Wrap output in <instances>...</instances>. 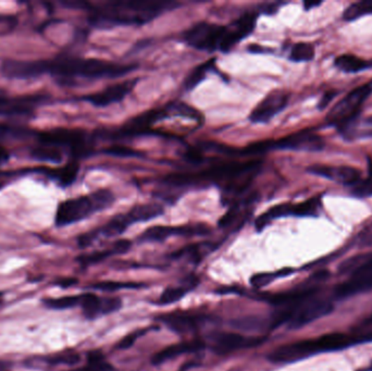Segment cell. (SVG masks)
<instances>
[{"label":"cell","instance_id":"1","mask_svg":"<svg viewBox=\"0 0 372 371\" xmlns=\"http://www.w3.org/2000/svg\"><path fill=\"white\" fill-rule=\"evenodd\" d=\"M136 69L134 64H119L81 57L59 56L49 60H36L37 76H54L62 85H71L76 78L101 80L120 78Z\"/></svg>","mask_w":372,"mask_h":371},{"label":"cell","instance_id":"2","mask_svg":"<svg viewBox=\"0 0 372 371\" xmlns=\"http://www.w3.org/2000/svg\"><path fill=\"white\" fill-rule=\"evenodd\" d=\"M174 1H152V0H123L101 5L86 3L90 11V23L96 27H111L117 25H142L150 22L162 13L179 7Z\"/></svg>","mask_w":372,"mask_h":371},{"label":"cell","instance_id":"3","mask_svg":"<svg viewBox=\"0 0 372 371\" xmlns=\"http://www.w3.org/2000/svg\"><path fill=\"white\" fill-rule=\"evenodd\" d=\"M115 200L111 190H99L90 195L64 200L57 208L55 223L57 227H66L80 223L93 214L110 207Z\"/></svg>","mask_w":372,"mask_h":371},{"label":"cell","instance_id":"4","mask_svg":"<svg viewBox=\"0 0 372 371\" xmlns=\"http://www.w3.org/2000/svg\"><path fill=\"white\" fill-rule=\"evenodd\" d=\"M332 310L333 305L331 302L316 300L311 296L296 303L283 306L282 309L273 316L272 328L287 323L291 329H299L316 321L319 318L329 315Z\"/></svg>","mask_w":372,"mask_h":371},{"label":"cell","instance_id":"5","mask_svg":"<svg viewBox=\"0 0 372 371\" xmlns=\"http://www.w3.org/2000/svg\"><path fill=\"white\" fill-rule=\"evenodd\" d=\"M38 144L52 145L69 149L74 158H81L91 154L92 141L87 133L81 130L54 129L41 131L36 134Z\"/></svg>","mask_w":372,"mask_h":371},{"label":"cell","instance_id":"6","mask_svg":"<svg viewBox=\"0 0 372 371\" xmlns=\"http://www.w3.org/2000/svg\"><path fill=\"white\" fill-rule=\"evenodd\" d=\"M372 94V80L359 88L352 90L345 97L333 106L327 115V122L340 127L358 117L360 108L365 100Z\"/></svg>","mask_w":372,"mask_h":371},{"label":"cell","instance_id":"7","mask_svg":"<svg viewBox=\"0 0 372 371\" xmlns=\"http://www.w3.org/2000/svg\"><path fill=\"white\" fill-rule=\"evenodd\" d=\"M225 35V27L215 23L199 22L184 32L186 44L205 52H213L220 49Z\"/></svg>","mask_w":372,"mask_h":371},{"label":"cell","instance_id":"8","mask_svg":"<svg viewBox=\"0 0 372 371\" xmlns=\"http://www.w3.org/2000/svg\"><path fill=\"white\" fill-rule=\"evenodd\" d=\"M47 100L45 95H24L10 97L5 91L0 90V117H29L36 108Z\"/></svg>","mask_w":372,"mask_h":371},{"label":"cell","instance_id":"9","mask_svg":"<svg viewBox=\"0 0 372 371\" xmlns=\"http://www.w3.org/2000/svg\"><path fill=\"white\" fill-rule=\"evenodd\" d=\"M324 139L321 135L303 130L293 134L272 141V149H283V150H296V152H320L324 148Z\"/></svg>","mask_w":372,"mask_h":371},{"label":"cell","instance_id":"10","mask_svg":"<svg viewBox=\"0 0 372 371\" xmlns=\"http://www.w3.org/2000/svg\"><path fill=\"white\" fill-rule=\"evenodd\" d=\"M355 342H357V340L352 339L350 335L331 333V335H324L316 339L301 341V345L303 356L305 358H308L319 353L333 352V351L346 349Z\"/></svg>","mask_w":372,"mask_h":371},{"label":"cell","instance_id":"11","mask_svg":"<svg viewBox=\"0 0 372 371\" xmlns=\"http://www.w3.org/2000/svg\"><path fill=\"white\" fill-rule=\"evenodd\" d=\"M257 17L256 11H248L241 15L238 20H235L232 24L225 27V35L219 50L228 52L240 41L248 36L256 27Z\"/></svg>","mask_w":372,"mask_h":371},{"label":"cell","instance_id":"12","mask_svg":"<svg viewBox=\"0 0 372 371\" xmlns=\"http://www.w3.org/2000/svg\"><path fill=\"white\" fill-rule=\"evenodd\" d=\"M289 94L284 91H273L268 94L250 113L252 123H268L272 118L281 113L289 104Z\"/></svg>","mask_w":372,"mask_h":371},{"label":"cell","instance_id":"13","mask_svg":"<svg viewBox=\"0 0 372 371\" xmlns=\"http://www.w3.org/2000/svg\"><path fill=\"white\" fill-rule=\"evenodd\" d=\"M138 82V78L127 80L121 83L115 84L105 88L103 91L84 96L83 99L96 107H107L115 103H119L124 99L131 92L134 90L135 85Z\"/></svg>","mask_w":372,"mask_h":371},{"label":"cell","instance_id":"14","mask_svg":"<svg viewBox=\"0 0 372 371\" xmlns=\"http://www.w3.org/2000/svg\"><path fill=\"white\" fill-rule=\"evenodd\" d=\"M372 288V260L365 266L350 274V278L336 286V294L338 298H348L355 294L367 292Z\"/></svg>","mask_w":372,"mask_h":371},{"label":"cell","instance_id":"15","mask_svg":"<svg viewBox=\"0 0 372 371\" xmlns=\"http://www.w3.org/2000/svg\"><path fill=\"white\" fill-rule=\"evenodd\" d=\"M264 341L262 337H245L238 333L221 332L213 337L211 349L217 354H230L238 349L258 346Z\"/></svg>","mask_w":372,"mask_h":371},{"label":"cell","instance_id":"16","mask_svg":"<svg viewBox=\"0 0 372 371\" xmlns=\"http://www.w3.org/2000/svg\"><path fill=\"white\" fill-rule=\"evenodd\" d=\"M208 318L203 314L189 313V312L164 314L158 318V320L168 326L169 329L180 335L195 331Z\"/></svg>","mask_w":372,"mask_h":371},{"label":"cell","instance_id":"17","mask_svg":"<svg viewBox=\"0 0 372 371\" xmlns=\"http://www.w3.org/2000/svg\"><path fill=\"white\" fill-rule=\"evenodd\" d=\"M308 172L315 176H322L344 186H354L362 180L359 170L348 166H313L308 169Z\"/></svg>","mask_w":372,"mask_h":371},{"label":"cell","instance_id":"18","mask_svg":"<svg viewBox=\"0 0 372 371\" xmlns=\"http://www.w3.org/2000/svg\"><path fill=\"white\" fill-rule=\"evenodd\" d=\"M169 111L164 109L150 110L142 115H137L130 120L127 125H123L120 130V133L125 136H133V135L144 134L146 131L150 129L157 120L164 119L169 117Z\"/></svg>","mask_w":372,"mask_h":371},{"label":"cell","instance_id":"19","mask_svg":"<svg viewBox=\"0 0 372 371\" xmlns=\"http://www.w3.org/2000/svg\"><path fill=\"white\" fill-rule=\"evenodd\" d=\"M203 346H205V343L201 340H193V341H189V342L170 345V346L166 347V349L155 354L152 356V365H162L168 362V360L181 356V355L199 352Z\"/></svg>","mask_w":372,"mask_h":371},{"label":"cell","instance_id":"20","mask_svg":"<svg viewBox=\"0 0 372 371\" xmlns=\"http://www.w3.org/2000/svg\"><path fill=\"white\" fill-rule=\"evenodd\" d=\"M80 167L76 162H71L66 166L59 167V168H38L33 170L37 174L47 176L52 181L57 182L62 188H66L74 183L78 178Z\"/></svg>","mask_w":372,"mask_h":371},{"label":"cell","instance_id":"21","mask_svg":"<svg viewBox=\"0 0 372 371\" xmlns=\"http://www.w3.org/2000/svg\"><path fill=\"white\" fill-rule=\"evenodd\" d=\"M338 129L348 139H369L372 137V117H356Z\"/></svg>","mask_w":372,"mask_h":371},{"label":"cell","instance_id":"22","mask_svg":"<svg viewBox=\"0 0 372 371\" xmlns=\"http://www.w3.org/2000/svg\"><path fill=\"white\" fill-rule=\"evenodd\" d=\"M133 221L129 214H120L115 216L113 219L109 220L101 229L96 230V237L99 234H103L105 237H111L122 234L127 227L132 225Z\"/></svg>","mask_w":372,"mask_h":371},{"label":"cell","instance_id":"23","mask_svg":"<svg viewBox=\"0 0 372 371\" xmlns=\"http://www.w3.org/2000/svg\"><path fill=\"white\" fill-rule=\"evenodd\" d=\"M164 211V207L160 204L148 203L134 206L127 214L130 215L133 223H145V221H150V220L159 217Z\"/></svg>","mask_w":372,"mask_h":371},{"label":"cell","instance_id":"24","mask_svg":"<svg viewBox=\"0 0 372 371\" xmlns=\"http://www.w3.org/2000/svg\"><path fill=\"white\" fill-rule=\"evenodd\" d=\"M31 157L37 162L59 164L64 162V150L52 145L38 144L31 150Z\"/></svg>","mask_w":372,"mask_h":371},{"label":"cell","instance_id":"25","mask_svg":"<svg viewBox=\"0 0 372 371\" xmlns=\"http://www.w3.org/2000/svg\"><path fill=\"white\" fill-rule=\"evenodd\" d=\"M336 68L341 71L348 72V74H356L366 69L372 68V62L354 56V55H341L334 62Z\"/></svg>","mask_w":372,"mask_h":371},{"label":"cell","instance_id":"26","mask_svg":"<svg viewBox=\"0 0 372 371\" xmlns=\"http://www.w3.org/2000/svg\"><path fill=\"white\" fill-rule=\"evenodd\" d=\"M292 204L284 203L280 205L274 206L270 208L268 211L260 215L255 223V227L258 232H262L264 227H267L271 221L278 219V218L285 217V216H291Z\"/></svg>","mask_w":372,"mask_h":371},{"label":"cell","instance_id":"27","mask_svg":"<svg viewBox=\"0 0 372 371\" xmlns=\"http://www.w3.org/2000/svg\"><path fill=\"white\" fill-rule=\"evenodd\" d=\"M180 237V227L155 225L142 233L140 239L145 242H162L171 237Z\"/></svg>","mask_w":372,"mask_h":371},{"label":"cell","instance_id":"28","mask_svg":"<svg viewBox=\"0 0 372 371\" xmlns=\"http://www.w3.org/2000/svg\"><path fill=\"white\" fill-rule=\"evenodd\" d=\"M321 208V197L309 198L303 203L292 204L291 216L296 217H313L318 215Z\"/></svg>","mask_w":372,"mask_h":371},{"label":"cell","instance_id":"29","mask_svg":"<svg viewBox=\"0 0 372 371\" xmlns=\"http://www.w3.org/2000/svg\"><path fill=\"white\" fill-rule=\"evenodd\" d=\"M215 58L209 59L208 62L199 64L197 68L194 69L192 74H189V76L185 78V82H184V86H185L186 90L191 91V90L199 85L205 78L206 74H208L213 66H215Z\"/></svg>","mask_w":372,"mask_h":371},{"label":"cell","instance_id":"30","mask_svg":"<svg viewBox=\"0 0 372 371\" xmlns=\"http://www.w3.org/2000/svg\"><path fill=\"white\" fill-rule=\"evenodd\" d=\"M372 15V0H362L358 3L352 4L346 8L343 13V19L345 21H355L364 15Z\"/></svg>","mask_w":372,"mask_h":371},{"label":"cell","instance_id":"31","mask_svg":"<svg viewBox=\"0 0 372 371\" xmlns=\"http://www.w3.org/2000/svg\"><path fill=\"white\" fill-rule=\"evenodd\" d=\"M372 260V253H366V254L356 255L346 259L338 267V272L341 274H348L357 270L360 267L365 266L366 264Z\"/></svg>","mask_w":372,"mask_h":371},{"label":"cell","instance_id":"32","mask_svg":"<svg viewBox=\"0 0 372 371\" xmlns=\"http://www.w3.org/2000/svg\"><path fill=\"white\" fill-rule=\"evenodd\" d=\"M81 306L83 313L88 319L101 316V298L93 293L83 294L82 295Z\"/></svg>","mask_w":372,"mask_h":371},{"label":"cell","instance_id":"33","mask_svg":"<svg viewBox=\"0 0 372 371\" xmlns=\"http://www.w3.org/2000/svg\"><path fill=\"white\" fill-rule=\"evenodd\" d=\"M315 58V47L309 43H297L294 45L289 59L294 62H310Z\"/></svg>","mask_w":372,"mask_h":371},{"label":"cell","instance_id":"34","mask_svg":"<svg viewBox=\"0 0 372 371\" xmlns=\"http://www.w3.org/2000/svg\"><path fill=\"white\" fill-rule=\"evenodd\" d=\"M82 295L64 296L59 298H44L43 303L52 309H66L81 305Z\"/></svg>","mask_w":372,"mask_h":371},{"label":"cell","instance_id":"35","mask_svg":"<svg viewBox=\"0 0 372 371\" xmlns=\"http://www.w3.org/2000/svg\"><path fill=\"white\" fill-rule=\"evenodd\" d=\"M189 288L186 286H173V288H166L162 292V296L156 304L158 305H170V304L176 303L179 302L181 298L185 296V294L189 292Z\"/></svg>","mask_w":372,"mask_h":371},{"label":"cell","instance_id":"36","mask_svg":"<svg viewBox=\"0 0 372 371\" xmlns=\"http://www.w3.org/2000/svg\"><path fill=\"white\" fill-rule=\"evenodd\" d=\"M292 272H293L292 269L287 268L277 272H267V274H255V276L250 279V284H252L254 288H262V286H268V284H271L272 281L276 280V279L289 276Z\"/></svg>","mask_w":372,"mask_h":371},{"label":"cell","instance_id":"37","mask_svg":"<svg viewBox=\"0 0 372 371\" xmlns=\"http://www.w3.org/2000/svg\"><path fill=\"white\" fill-rule=\"evenodd\" d=\"M87 366L74 371H113L101 352H91L87 356Z\"/></svg>","mask_w":372,"mask_h":371},{"label":"cell","instance_id":"38","mask_svg":"<svg viewBox=\"0 0 372 371\" xmlns=\"http://www.w3.org/2000/svg\"><path fill=\"white\" fill-rule=\"evenodd\" d=\"M81 360L80 354L73 351H66V352L58 353V354L49 356L46 359V363L50 365H66V366H73L78 364Z\"/></svg>","mask_w":372,"mask_h":371},{"label":"cell","instance_id":"39","mask_svg":"<svg viewBox=\"0 0 372 371\" xmlns=\"http://www.w3.org/2000/svg\"><path fill=\"white\" fill-rule=\"evenodd\" d=\"M143 286H144L143 284H134V282H99V284H94L93 288L103 290V292H115L121 288H140Z\"/></svg>","mask_w":372,"mask_h":371},{"label":"cell","instance_id":"40","mask_svg":"<svg viewBox=\"0 0 372 371\" xmlns=\"http://www.w3.org/2000/svg\"><path fill=\"white\" fill-rule=\"evenodd\" d=\"M113 254V249H109V251H103V252H95L93 254L84 255V256H80L78 258L80 264L83 265V266H88V265L97 264V262H103L108 257L111 256Z\"/></svg>","mask_w":372,"mask_h":371},{"label":"cell","instance_id":"41","mask_svg":"<svg viewBox=\"0 0 372 371\" xmlns=\"http://www.w3.org/2000/svg\"><path fill=\"white\" fill-rule=\"evenodd\" d=\"M17 18L13 15H0V36L10 34L17 27Z\"/></svg>","mask_w":372,"mask_h":371},{"label":"cell","instance_id":"42","mask_svg":"<svg viewBox=\"0 0 372 371\" xmlns=\"http://www.w3.org/2000/svg\"><path fill=\"white\" fill-rule=\"evenodd\" d=\"M354 194L360 197H367V196H372V172L365 180H360L358 183H356L352 188Z\"/></svg>","mask_w":372,"mask_h":371},{"label":"cell","instance_id":"43","mask_svg":"<svg viewBox=\"0 0 372 371\" xmlns=\"http://www.w3.org/2000/svg\"><path fill=\"white\" fill-rule=\"evenodd\" d=\"M356 245L360 248H367L372 246V223L358 233L356 237Z\"/></svg>","mask_w":372,"mask_h":371},{"label":"cell","instance_id":"44","mask_svg":"<svg viewBox=\"0 0 372 371\" xmlns=\"http://www.w3.org/2000/svg\"><path fill=\"white\" fill-rule=\"evenodd\" d=\"M148 331V329H141L137 330L135 332L130 333V335H127V337H123L121 340L120 342L117 343V347L119 349H127L132 347L135 344L137 340L140 339L141 337L145 335V333Z\"/></svg>","mask_w":372,"mask_h":371},{"label":"cell","instance_id":"45","mask_svg":"<svg viewBox=\"0 0 372 371\" xmlns=\"http://www.w3.org/2000/svg\"><path fill=\"white\" fill-rule=\"evenodd\" d=\"M122 303L120 298H101V314L107 315V314L113 313L120 309Z\"/></svg>","mask_w":372,"mask_h":371},{"label":"cell","instance_id":"46","mask_svg":"<svg viewBox=\"0 0 372 371\" xmlns=\"http://www.w3.org/2000/svg\"><path fill=\"white\" fill-rule=\"evenodd\" d=\"M106 153L113 156L117 157H135L138 156V153L135 152L133 149L129 148V147L123 146H113L110 148H108Z\"/></svg>","mask_w":372,"mask_h":371},{"label":"cell","instance_id":"47","mask_svg":"<svg viewBox=\"0 0 372 371\" xmlns=\"http://www.w3.org/2000/svg\"><path fill=\"white\" fill-rule=\"evenodd\" d=\"M131 247V242L129 239H119L111 247L113 254L120 255L127 253Z\"/></svg>","mask_w":372,"mask_h":371},{"label":"cell","instance_id":"48","mask_svg":"<svg viewBox=\"0 0 372 371\" xmlns=\"http://www.w3.org/2000/svg\"><path fill=\"white\" fill-rule=\"evenodd\" d=\"M76 284H78V279L76 278H62L55 282V284L64 288H71V286H76Z\"/></svg>","mask_w":372,"mask_h":371},{"label":"cell","instance_id":"49","mask_svg":"<svg viewBox=\"0 0 372 371\" xmlns=\"http://www.w3.org/2000/svg\"><path fill=\"white\" fill-rule=\"evenodd\" d=\"M336 93L329 92L328 94H326V95L323 96L322 99H321L320 103H319V108H320V109H324V108H326L327 106L331 103V100L336 97Z\"/></svg>","mask_w":372,"mask_h":371},{"label":"cell","instance_id":"50","mask_svg":"<svg viewBox=\"0 0 372 371\" xmlns=\"http://www.w3.org/2000/svg\"><path fill=\"white\" fill-rule=\"evenodd\" d=\"M280 5H281V3L269 4V5L264 6L262 11H264V13H267V15H272V13H276V11L279 9Z\"/></svg>","mask_w":372,"mask_h":371},{"label":"cell","instance_id":"51","mask_svg":"<svg viewBox=\"0 0 372 371\" xmlns=\"http://www.w3.org/2000/svg\"><path fill=\"white\" fill-rule=\"evenodd\" d=\"M9 159L10 155L7 149H5V147L0 146V164H3L9 162Z\"/></svg>","mask_w":372,"mask_h":371},{"label":"cell","instance_id":"52","mask_svg":"<svg viewBox=\"0 0 372 371\" xmlns=\"http://www.w3.org/2000/svg\"><path fill=\"white\" fill-rule=\"evenodd\" d=\"M322 4V1H305L303 3V8L306 10L313 9V8L318 7Z\"/></svg>","mask_w":372,"mask_h":371},{"label":"cell","instance_id":"53","mask_svg":"<svg viewBox=\"0 0 372 371\" xmlns=\"http://www.w3.org/2000/svg\"><path fill=\"white\" fill-rule=\"evenodd\" d=\"M369 321H370V323H372V315H371V317H370Z\"/></svg>","mask_w":372,"mask_h":371}]
</instances>
